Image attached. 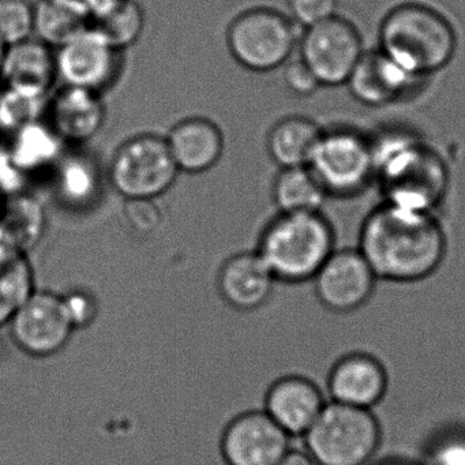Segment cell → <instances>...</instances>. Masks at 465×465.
<instances>
[{
    "label": "cell",
    "mask_w": 465,
    "mask_h": 465,
    "mask_svg": "<svg viewBox=\"0 0 465 465\" xmlns=\"http://www.w3.org/2000/svg\"><path fill=\"white\" fill-rule=\"evenodd\" d=\"M359 250L378 279L415 282L442 265L448 235L434 212L383 203L361 224Z\"/></svg>",
    "instance_id": "obj_1"
},
{
    "label": "cell",
    "mask_w": 465,
    "mask_h": 465,
    "mask_svg": "<svg viewBox=\"0 0 465 465\" xmlns=\"http://www.w3.org/2000/svg\"><path fill=\"white\" fill-rule=\"evenodd\" d=\"M374 143L375 179L383 203L437 212L449 189V171L440 154L420 138L391 133Z\"/></svg>",
    "instance_id": "obj_2"
},
{
    "label": "cell",
    "mask_w": 465,
    "mask_h": 465,
    "mask_svg": "<svg viewBox=\"0 0 465 465\" xmlns=\"http://www.w3.org/2000/svg\"><path fill=\"white\" fill-rule=\"evenodd\" d=\"M380 48L416 77L429 80L453 61L457 34L453 24L434 7L402 4L381 21Z\"/></svg>",
    "instance_id": "obj_3"
},
{
    "label": "cell",
    "mask_w": 465,
    "mask_h": 465,
    "mask_svg": "<svg viewBox=\"0 0 465 465\" xmlns=\"http://www.w3.org/2000/svg\"><path fill=\"white\" fill-rule=\"evenodd\" d=\"M334 246L333 227L322 212L279 213L261 233L255 252L276 280L295 284L314 279Z\"/></svg>",
    "instance_id": "obj_4"
},
{
    "label": "cell",
    "mask_w": 465,
    "mask_h": 465,
    "mask_svg": "<svg viewBox=\"0 0 465 465\" xmlns=\"http://www.w3.org/2000/svg\"><path fill=\"white\" fill-rule=\"evenodd\" d=\"M382 440L380 421L371 410L326 402L304 434L307 453L317 465H366Z\"/></svg>",
    "instance_id": "obj_5"
},
{
    "label": "cell",
    "mask_w": 465,
    "mask_h": 465,
    "mask_svg": "<svg viewBox=\"0 0 465 465\" xmlns=\"http://www.w3.org/2000/svg\"><path fill=\"white\" fill-rule=\"evenodd\" d=\"M296 24L271 7L241 13L228 26L227 45L236 64L255 73L284 67L298 48Z\"/></svg>",
    "instance_id": "obj_6"
},
{
    "label": "cell",
    "mask_w": 465,
    "mask_h": 465,
    "mask_svg": "<svg viewBox=\"0 0 465 465\" xmlns=\"http://www.w3.org/2000/svg\"><path fill=\"white\" fill-rule=\"evenodd\" d=\"M307 167L328 197H356L375 179L374 143L348 127L322 130Z\"/></svg>",
    "instance_id": "obj_7"
},
{
    "label": "cell",
    "mask_w": 465,
    "mask_h": 465,
    "mask_svg": "<svg viewBox=\"0 0 465 465\" xmlns=\"http://www.w3.org/2000/svg\"><path fill=\"white\" fill-rule=\"evenodd\" d=\"M178 173L165 138L140 134L119 146L108 179L124 200H156L173 186Z\"/></svg>",
    "instance_id": "obj_8"
},
{
    "label": "cell",
    "mask_w": 465,
    "mask_h": 465,
    "mask_svg": "<svg viewBox=\"0 0 465 465\" xmlns=\"http://www.w3.org/2000/svg\"><path fill=\"white\" fill-rule=\"evenodd\" d=\"M298 48L299 59L312 70L320 85L328 88L345 85L366 53L358 28L337 15L304 29Z\"/></svg>",
    "instance_id": "obj_9"
},
{
    "label": "cell",
    "mask_w": 465,
    "mask_h": 465,
    "mask_svg": "<svg viewBox=\"0 0 465 465\" xmlns=\"http://www.w3.org/2000/svg\"><path fill=\"white\" fill-rule=\"evenodd\" d=\"M18 348L35 358L61 352L75 331L64 296L51 291H34L9 323Z\"/></svg>",
    "instance_id": "obj_10"
},
{
    "label": "cell",
    "mask_w": 465,
    "mask_h": 465,
    "mask_svg": "<svg viewBox=\"0 0 465 465\" xmlns=\"http://www.w3.org/2000/svg\"><path fill=\"white\" fill-rule=\"evenodd\" d=\"M55 58L58 80L64 86L100 94L116 83L124 67V53L111 45L94 24L61 45Z\"/></svg>",
    "instance_id": "obj_11"
},
{
    "label": "cell",
    "mask_w": 465,
    "mask_h": 465,
    "mask_svg": "<svg viewBox=\"0 0 465 465\" xmlns=\"http://www.w3.org/2000/svg\"><path fill=\"white\" fill-rule=\"evenodd\" d=\"M315 295L331 312L361 309L374 293L377 274L359 249L334 250L314 276Z\"/></svg>",
    "instance_id": "obj_12"
},
{
    "label": "cell",
    "mask_w": 465,
    "mask_h": 465,
    "mask_svg": "<svg viewBox=\"0 0 465 465\" xmlns=\"http://www.w3.org/2000/svg\"><path fill=\"white\" fill-rule=\"evenodd\" d=\"M290 437L265 411H250L228 423L220 448L227 465H277Z\"/></svg>",
    "instance_id": "obj_13"
},
{
    "label": "cell",
    "mask_w": 465,
    "mask_h": 465,
    "mask_svg": "<svg viewBox=\"0 0 465 465\" xmlns=\"http://www.w3.org/2000/svg\"><path fill=\"white\" fill-rule=\"evenodd\" d=\"M426 81L411 74L375 48L363 54L345 85L361 104L386 107L408 99Z\"/></svg>",
    "instance_id": "obj_14"
},
{
    "label": "cell",
    "mask_w": 465,
    "mask_h": 465,
    "mask_svg": "<svg viewBox=\"0 0 465 465\" xmlns=\"http://www.w3.org/2000/svg\"><path fill=\"white\" fill-rule=\"evenodd\" d=\"M388 382L385 366L375 356L353 352L333 364L328 391L333 401L371 410L385 396Z\"/></svg>",
    "instance_id": "obj_15"
},
{
    "label": "cell",
    "mask_w": 465,
    "mask_h": 465,
    "mask_svg": "<svg viewBox=\"0 0 465 465\" xmlns=\"http://www.w3.org/2000/svg\"><path fill=\"white\" fill-rule=\"evenodd\" d=\"M48 124L64 143H88L105 124L102 94L88 89L64 86L48 100Z\"/></svg>",
    "instance_id": "obj_16"
},
{
    "label": "cell",
    "mask_w": 465,
    "mask_h": 465,
    "mask_svg": "<svg viewBox=\"0 0 465 465\" xmlns=\"http://www.w3.org/2000/svg\"><path fill=\"white\" fill-rule=\"evenodd\" d=\"M317 383L301 375H287L266 391L265 412L288 435H304L325 408Z\"/></svg>",
    "instance_id": "obj_17"
},
{
    "label": "cell",
    "mask_w": 465,
    "mask_h": 465,
    "mask_svg": "<svg viewBox=\"0 0 465 465\" xmlns=\"http://www.w3.org/2000/svg\"><path fill=\"white\" fill-rule=\"evenodd\" d=\"M276 282L257 252H239L228 258L217 276L220 295L239 312H252L268 303Z\"/></svg>",
    "instance_id": "obj_18"
},
{
    "label": "cell",
    "mask_w": 465,
    "mask_h": 465,
    "mask_svg": "<svg viewBox=\"0 0 465 465\" xmlns=\"http://www.w3.org/2000/svg\"><path fill=\"white\" fill-rule=\"evenodd\" d=\"M165 141L179 173H206L216 167L224 153V135L211 119H183L171 129Z\"/></svg>",
    "instance_id": "obj_19"
},
{
    "label": "cell",
    "mask_w": 465,
    "mask_h": 465,
    "mask_svg": "<svg viewBox=\"0 0 465 465\" xmlns=\"http://www.w3.org/2000/svg\"><path fill=\"white\" fill-rule=\"evenodd\" d=\"M0 77L6 81L9 88L48 94L58 80L53 47L32 37L10 45Z\"/></svg>",
    "instance_id": "obj_20"
},
{
    "label": "cell",
    "mask_w": 465,
    "mask_h": 465,
    "mask_svg": "<svg viewBox=\"0 0 465 465\" xmlns=\"http://www.w3.org/2000/svg\"><path fill=\"white\" fill-rule=\"evenodd\" d=\"M322 129L306 116H287L277 122L266 138L271 159L280 168L307 167Z\"/></svg>",
    "instance_id": "obj_21"
},
{
    "label": "cell",
    "mask_w": 465,
    "mask_h": 465,
    "mask_svg": "<svg viewBox=\"0 0 465 465\" xmlns=\"http://www.w3.org/2000/svg\"><path fill=\"white\" fill-rule=\"evenodd\" d=\"M55 194L73 209L94 205L102 194V173L91 157L84 154L62 156L56 163Z\"/></svg>",
    "instance_id": "obj_22"
},
{
    "label": "cell",
    "mask_w": 465,
    "mask_h": 465,
    "mask_svg": "<svg viewBox=\"0 0 465 465\" xmlns=\"http://www.w3.org/2000/svg\"><path fill=\"white\" fill-rule=\"evenodd\" d=\"M272 197L279 213L321 212L329 198L309 167L280 168Z\"/></svg>",
    "instance_id": "obj_23"
},
{
    "label": "cell",
    "mask_w": 465,
    "mask_h": 465,
    "mask_svg": "<svg viewBox=\"0 0 465 465\" xmlns=\"http://www.w3.org/2000/svg\"><path fill=\"white\" fill-rule=\"evenodd\" d=\"M91 24L80 2L40 0L35 6V34L53 48L61 47Z\"/></svg>",
    "instance_id": "obj_24"
},
{
    "label": "cell",
    "mask_w": 465,
    "mask_h": 465,
    "mask_svg": "<svg viewBox=\"0 0 465 465\" xmlns=\"http://www.w3.org/2000/svg\"><path fill=\"white\" fill-rule=\"evenodd\" d=\"M34 291L31 265L24 252L0 242V328L9 325Z\"/></svg>",
    "instance_id": "obj_25"
},
{
    "label": "cell",
    "mask_w": 465,
    "mask_h": 465,
    "mask_svg": "<svg viewBox=\"0 0 465 465\" xmlns=\"http://www.w3.org/2000/svg\"><path fill=\"white\" fill-rule=\"evenodd\" d=\"M64 141L50 124L35 122L15 133L10 159L21 173H35L56 165Z\"/></svg>",
    "instance_id": "obj_26"
},
{
    "label": "cell",
    "mask_w": 465,
    "mask_h": 465,
    "mask_svg": "<svg viewBox=\"0 0 465 465\" xmlns=\"http://www.w3.org/2000/svg\"><path fill=\"white\" fill-rule=\"evenodd\" d=\"M145 21L141 5L135 0H126L115 12L92 24L111 45L124 53L143 36Z\"/></svg>",
    "instance_id": "obj_27"
},
{
    "label": "cell",
    "mask_w": 465,
    "mask_h": 465,
    "mask_svg": "<svg viewBox=\"0 0 465 465\" xmlns=\"http://www.w3.org/2000/svg\"><path fill=\"white\" fill-rule=\"evenodd\" d=\"M47 94L9 88L0 99V127L18 132L28 124L39 122L40 114L47 113Z\"/></svg>",
    "instance_id": "obj_28"
},
{
    "label": "cell",
    "mask_w": 465,
    "mask_h": 465,
    "mask_svg": "<svg viewBox=\"0 0 465 465\" xmlns=\"http://www.w3.org/2000/svg\"><path fill=\"white\" fill-rule=\"evenodd\" d=\"M9 213L12 232L9 243L24 252V247L36 243L42 236L45 212L36 201L28 197L18 198Z\"/></svg>",
    "instance_id": "obj_29"
},
{
    "label": "cell",
    "mask_w": 465,
    "mask_h": 465,
    "mask_svg": "<svg viewBox=\"0 0 465 465\" xmlns=\"http://www.w3.org/2000/svg\"><path fill=\"white\" fill-rule=\"evenodd\" d=\"M34 35V5L29 0H0V39L10 47Z\"/></svg>",
    "instance_id": "obj_30"
},
{
    "label": "cell",
    "mask_w": 465,
    "mask_h": 465,
    "mask_svg": "<svg viewBox=\"0 0 465 465\" xmlns=\"http://www.w3.org/2000/svg\"><path fill=\"white\" fill-rule=\"evenodd\" d=\"M291 20L303 29L312 28L336 15L337 0H288Z\"/></svg>",
    "instance_id": "obj_31"
},
{
    "label": "cell",
    "mask_w": 465,
    "mask_h": 465,
    "mask_svg": "<svg viewBox=\"0 0 465 465\" xmlns=\"http://www.w3.org/2000/svg\"><path fill=\"white\" fill-rule=\"evenodd\" d=\"M124 217L127 224L141 235H149L162 224V212L154 200H126Z\"/></svg>",
    "instance_id": "obj_32"
},
{
    "label": "cell",
    "mask_w": 465,
    "mask_h": 465,
    "mask_svg": "<svg viewBox=\"0 0 465 465\" xmlns=\"http://www.w3.org/2000/svg\"><path fill=\"white\" fill-rule=\"evenodd\" d=\"M62 296H64V306L72 318L75 331L94 323L97 312H99V304L91 292L84 290H73Z\"/></svg>",
    "instance_id": "obj_33"
},
{
    "label": "cell",
    "mask_w": 465,
    "mask_h": 465,
    "mask_svg": "<svg viewBox=\"0 0 465 465\" xmlns=\"http://www.w3.org/2000/svg\"><path fill=\"white\" fill-rule=\"evenodd\" d=\"M284 83L291 94L299 97H307L314 94L321 88L312 70L301 61L291 59L284 66Z\"/></svg>",
    "instance_id": "obj_34"
},
{
    "label": "cell",
    "mask_w": 465,
    "mask_h": 465,
    "mask_svg": "<svg viewBox=\"0 0 465 465\" xmlns=\"http://www.w3.org/2000/svg\"><path fill=\"white\" fill-rule=\"evenodd\" d=\"M126 0H81L91 23H97L115 12Z\"/></svg>",
    "instance_id": "obj_35"
},
{
    "label": "cell",
    "mask_w": 465,
    "mask_h": 465,
    "mask_svg": "<svg viewBox=\"0 0 465 465\" xmlns=\"http://www.w3.org/2000/svg\"><path fill=\"white\" fill-rule=\"evenodd\" d=\"M277 465H317L307 451L293 450L290 449Z\"/></svg>",
    "instance_id": "obj_36"
},
{
    "label": "cell",
    "mask_w": 465,
    "mask_h": 465,
    "mask_svg": "<svg viewBox=\"0 0 465 465\" xmlns=\"http://www.w3.org/2000/svg\"><path fill=\"white\" fill-rule=\"evenodd\" d=\"M7 48H9V45L0 39V73H2V67H4L5 58H6Z\"/></svg>",
    "instance_id": "obj_37"
},
{
    "label": "cell",
    "mask_w": 465,
    "mask_h": 465,
    "mask_svg": "<svg viewBox=\"0 0 465 465\" xmlns=\"http://www.w3.org/2000/svg\"><path fill=\"white\" fill-rule=\"evenodd\" d=\"M381 465H410V464H405V462H400V461H388V462H385V464H381Z\"/></svg>",
    "instance_id": "obj_38"
}]
</instances>
